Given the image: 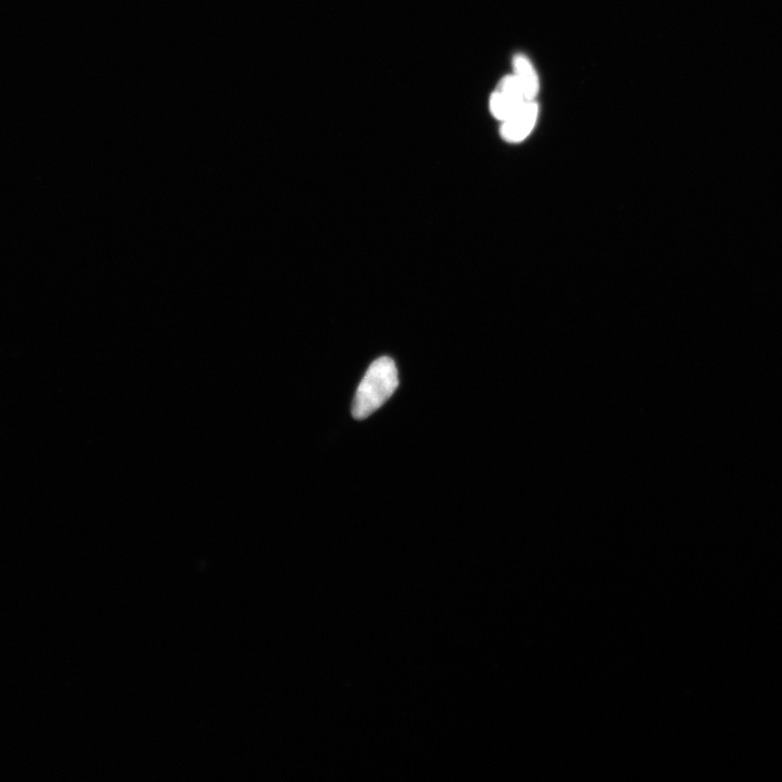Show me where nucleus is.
Returning <instances> with one entry per match:
<instances>
[{
  "label": "nucleus",
  "instance_id": "1",
  "mask_svg": "<svg viewBox=\"0 0 782 782\" xmlns=\"http://www.w3.org/2000/svg\"><path fill=\"white\" fill-rule=\"evenodd\" d=\"M398 386V370L394 360L382 357L374 361L357 389L352 405L353 418H369L394 395Z\"/></svg>",
  "mask_w": 782,
  "mask_h": 782
},
{
  "label": "nucleus",
  "instance_id": "2",
  "mask_svg": "<svg viewBox=\"0 0 782 782\" xmlns=\"http://www.w3.org/2000/svg\"><path fill=\"white\" fill-rule=\"evenodd\" d=\"M527 102L522 87L513 74L501 81L498 90L491 95L489 106L494 117L504 122Z\"/></svg>",
  "mask_w": 782,
  "mask_h": 782
},
{
  "label": "nucleus",
  "instance_id": "3",
  "mask_svg": "<svg viewBox=\"0 0 782 782\" xmlns=\"http://www.w3.org/2000/svg\"><path fill=\"white\" fill-rule=\"evenodd\" d=\"M538 104L535 100L527 102L508 120L502 122L501 136L509 143H520L531 134L538 119Z\"/></svg>",
  "mask_w": 782,
  "mask_h": 782
},
{
  "label": "nucleus",
  "instance_id": "4",
  "mask_svg": "<svg viewBox=\"0 0 782 782\" xmlns=\"http://www.w3.org/2000/svg\"><path fill=\"white\" fill-rule=\"evenodd\" d=\"M514 75L519 81L528 102L535 100L539 92L538 75L532 62L524 55H517L513 60Z\"/></svg>",
  "mask_w": 782,
  "mask_h": 782
}]
</instances>
